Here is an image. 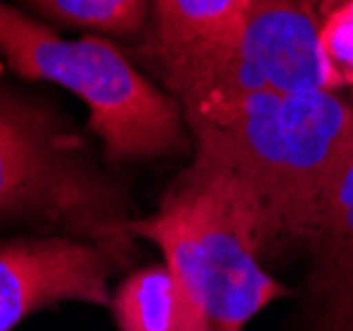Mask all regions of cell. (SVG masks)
<instances>
[{"mask_svg": "<svg viewBox=\"0 0 353 331\" xmlns=\"http://www.w3.org/2000/svg\"><path fill=\"white\" fill-rule=\"evenodd\" d=\"M192 164L170 183L212 199L263 265L308 249L353 154V114L335 90L252 93L183 111Z\"/></svg>", "mask_w": 353, "mask_h": 331, "instance_id": "obj_1", "label": "cell"}, {"mask_svg": "<svg viewBox=\"0 0 353 331\" xmlns=\"http://www.w3.org/2000/svg\"><path fill=\"white\" fill-rule=\"evenodd\" d=\"M133 199L56 104L0 80V228L85 239L136 260Z\"/></svg>", "mask_w": 353, "mask_h": 331, "instance_id": "obj_2", "label": "cell"}, {"mask_svg": "<svg viewBox=\"0 0 353 331\" xmlns=\"http://www.w3.org/2000/svg\"><path fill=\"white\" fill-rule=\"evenodd\" d=\"M0 56L19 77L64 87L88 106V127L109 164L192 151L181 106L114 40L90 32L64 37L0 0Z\"/></svg>", "mask_w": 353, "mask_h": 331, "instance_id": "obj_3", "label": "cell"}, {"mask_svg": "<svg viewBox=\"0 0 353 331\" xmlns=\"http://www.w3.org/2000/svg\"><path fill=\"white\" fill-rule=\"evenodd\" d=\"M130 233L162 252L192 331H245L271 302L290 295L221 207L202 193L168 186L157 212L136 217Z\"/></svg>", "mask_w": 353, "mask_h": 331, "instance_id": "obj_4", "label": "cell"}, {"mask_svg": "<svg viewBox=\"0 0 353 331\" xmlns=\"http://www.w3.org/2000/svg\"><path fill=\"white\" fill-rule=\"evenodd\" d=\"M319 32L321 14L314 0H250L242 35L223 58L162 77L157 85L181 111L252 93L335 90Z\"/></svg>", "mask_w": 353, "mask_h": 331, "instance_id": "obj_5", "label": "cell"}, {"mask_svg": "<svg viewBox=\"0 0 353 331\" xmlns=\"http://www.w3.org/2000/svg\"><path fill=\"white\" fill-rule=\"evenodd\" d=\"M130 260L114 249L59 233L0 239V331L64 302L109 308V279Z\"/></svg>", "mask_w": 353, "mask_h": 331, "instance_id": "obj_6", "label": "cell"}, {"mask_svg": "<svg viewBox=\"0 0 353 331\" xmlns=\"http://www.w3.org/2000/svg\"><path fill=\"white\" fill-rule=\"evenodd\" d=\"M152 27L130 58L162 80L223 58L236 45L250 0H149Z\"/></svg>", "mask_w": 353, "mask_h": 331, "instance_id": "obj_7", "label": "cell"}, {"mask_svg": "<svg viewBox=\"0 0 353 331\" xmlns=\"http://www.w3.org/2000/svg\"><path fill=\"white\" fill-rule=\"evenodd\" d=\"M305 257L301 331H353V154L327 196Z\"/></svg>", "mask_w": 353, "mask_h": 331, "instance_id": "obj_8", "label": "cell"}, {"mask_svg": "<svg viewBox=\"0 0 353 331\" xmlns=\"http://www.w3.org/2000/svg\"><path fill=\"white\" fill-rule=\"evenodd\" d=\"M109 308L120 331H192L178 284L165 262H149L128 273Z\"/></svg>", "mask_w": 353, "mask_h": 331, "instance_id": "obj_9", "label": "cell"}, {"mask_svg": "<svg viewBox=\"0 0 353 331\" xmlns=\"http://www.w3.org/2000/svg\"><path fill=\"white\" fill-rule=\"evenodd\" d=\"M14 6L53 27L130 43V48L143 43L152 27L149 0H14Z\"/></svg>", "mask_w": 353, "mask_h": 331, "instance_id": "obj_10", "label": "cell"}, {"mask_svg": "<svg viewBox=\"0 0 353 331\" xmlns=\"http://www.w3.org/2000/svg\"><path fill=\"white\" fill-rule=\"evenodd\" d=\"M319 43L332 87H353V0L321 17Z\"/></svg>", "mask_w": 353, "mask_h": 331, "instance_id": "obj_11", "label": "cell"}, {"mask_svg": "<svg viewBox=\"0 0 353 331\" xmlns=\"http://www.w3.org/2000/svg\"><path fill=\"white\" fill-rule=\"evenodd\" d=\"M314 3H316L319 14H321V17H327L330 11H335V8H340L343 3H351V0H314Z\"/></svg>", "mask_w": 353, "mask_h": 331, "instance_id": "obj_12", "label": "cell"}, {"mask_svg": "<svg viewBox=\"0 0 353 331\" xmlns=\"http://www.w3.org/2000/svg\"><path fill=\"white\" fill-rule=\"evenodd\" d=\"M348 106H351V114H353V87H351V101H348Z\"/></svg>", "mask_w": 353, "mask_h": 331, "instance_id": "obj_13", "label": "cell"}]
</instances>
